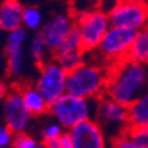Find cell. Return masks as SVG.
Instances as JSON below:
<instances>
[{
	"mask_svg": "<svg viewBox=\"0 0 148 148\" xmlns=\"http://www.w3.org/2000/svg\"><path fill=\"white\" fill-rule=\"evenodd\" d=\"M148 89V65L126 58L109 68L106 92L114 101L129 107Z\"/></svg>",
	"mask_w": 148,
	"mask_h": 148,
	"instance_id": "obj_1",
	"label": "cell"
},
{
	"mask_svg": "<svg viewBox=\"0 0 148 148\" xmlns=\"http://www.w3.org/2000/svg\"><path fill=\"white\" fill-rule=\"evenodd\" d=\"M109 68L92 63H83L68 72L66 94L72 96L94 100L100 98L106 92Z\"/></svg>",
	"mask_w": 148,
	"mask_h": 148,
	"instance_id": "obj_2",
	"label": "cell"
},
{
	"mask_svg": "<svg viewBox=\"0 0 148 148\" xmlns=\"http://www.w3.org/2000/svg\"><path fill=\"white\" fill-rule=\"evenodd\" d=\"M49 113L55 117L56 122L69 130L78 123L92 119L94 109L91 100L64 94L49 106Z\"/></svg>",
	"mask_w": 148,
	"mask_h": 148,
	"instance_id": "obj_3",
	"label": "cell"
},
{
	"mask_svg": "<svg viewBox=\"0 0 148 148\" xmlns=\"http://www.w3.org/2000/svg\"><path fill=\"white\" fill-rule=\"evenodd\" d=\"M75 25L81 34L84 53L96 51L104 34L112 26L108 12L102 8L81 12L76 17Z\"/></svg>",
	"mask_w": 148,
	"mask_h": 148,
	"instance_id": "obj_4",
	"label": "cell"
},
{
	"mask_svg": "<svg viewBox=\"0 0 148 148\" xmlns=\"http://www.w3.org/2000/svg\"><path fill=\"white\" fill-rule=\"evenodd\" d=\"M135 33L133 30L110 26L96 49V52L107 63L108 68L128 58Z\"/></svg>",
	"mask_w": 148,
	"mask_h": 148,
	"instance_id": "obj_5",
	"label": "cell"
},
{
	"mask_svg": "<svg viewBox=\"0 0 148 148\" xmlns=\"http://www.w3.org/2000/svg\"><path fill=\"white\" fill-rule=\"evenodd\" d=\"M110 25L139 31L148 25V4L133 0H119L108 11Z\"/></svg>",
	"mask_w": 148,
	"mask_h": 148,
	"instance_id": "obj_6",
	"label": "cell"
},
{
	"mask_svg": "<svg viewBox=\"0 0 148 148\" xmlns=\"http://www.w3.org/2000/svg\"><path fill=\"white\" fill-rule=\"evenodd\" d=\"M96 121L106 133H115V136L128 128V107L123 106L107 95L97 98L95 106Z\"/></svg>",
	"mask_w": 148,
	"mask_h": 148,
	"instance_id": "obj_7",
	"label": "cell"
},
{
	"mask_svg": "<svg viewBox=\"0 0 148 148\" xmlns=\"http://www.w3.org/2000/svg\"><path fill=\"white\" fill-rule=\"evenodd\" d=\"M66 76L68 72L55 59L45 62L42 65L36 88L43 95L49 106L66 94Z\"/></svg>",
	"mask_w": 148,
	"mask_h": 148,
	"instance_id": "obj_8",
	"label": "cell"
},
{
	"mask_svg": "<svg viewBox=\"0 0 148 148\" xmlns=\"http://www.w3.org/2000/svg\"><path fill=\"white\" fill-rule=\"evenodd\" d=\"M73 148H109L107 133L95 119L85 120L68 130Z\"/></svg>",
	"mask_w": 148,
	"mask_h": 148,
	"instance_id": "obj_9",
	"label": "cell"
},
{
	"mask_svg": "<svg viewBox=\"0 0 148 148\" xmlns=\"http://www.w3.org/2000/svg\"><path fill=\"white\" fill-rule=\"evenodd\" d=\"M32 115L27 110L23 101L21 92L14 90L10 92L4 103V119L5 125L13 134L25 133L31 123Z\"/></svg>",
	"mask_w": 148,
	"mask_h": 148,
	"instance_id": "obj_10",
	"label": "cell"
},
{
	"mask_svg": "<svg viewBox=\"0 0 148 148\" xmlns=\"http://www.w3.org/2000/svg\"><path fill=\"white\" fill-rule=\"evenodd\" d=\"M73 25L75 21L64 13H58L49 19L40 31L47 50L55 52L68 37Z\"/></svg>",
	"mask_w": 148,
	"mask_h": 148,
	"instance_id": "obj_11",
	"label": "cell"
},
{
	"mask_svg": "<svg viewBox=\"0 0 148 148\" xmlns=\"http://www.w3.org/2000/svg\"><path fill=\"white\" fill-rule=\"evenodd\" d=\"M26 40V29L20 26L10 31L6 40L7 69L12 76H18L24 70V43Z\"/></svg>",
	"mask_w": 148,
	"mask_h": 148,
	"instance_id": "obj_12",
	"label": "cell"
},
{
	"mask_svg": "<svg viewBox=\"0 0 148 148\" xmlns=\"http://www.w3.org/2000/svg\"><path fill=\"white\" fill-rule=\"evenodd\" d=\"M23 11L19 0H4L0 6V29L10 32L23 26Z\"/></svg>",
	"mask_w": 148,
	"mask_h": 148,
	"instance_id": "obj_13",
	"label": "cell"
},
{
	"mask_svg": "<svg viewBox=\"0 0 148 148\" xmlns=\"http://www.w3.org/2000/svg\"><path fill=\"white\" fill-rule=\"evenodd\" d=\"M128 127H148V89L128 107Z\"/></svg>",
	"mask_w": 148,
	"mask_h": 148,
	"instance_id": "obj_14",
	"label": "cell"
},
{
	"mask_svg": "<svg viewBox=\"0 0 148 148\" xmlns=\"http://www.w3.org/2000/svg\"><path fill=\"white\" fill-rule=\"evenodd\" d=\"M20 92L23 101L32 116H40L49 112V103L36 87H26Z\"/></svg>",
	"mask_w": 148,
	"mask_h": 148,
	"instance_id": "obj_15",
	"label": "cell"
},
{
	"mask_svg": "<svg viewBox=\"0 0 148 148\" xmlns=\"http://www.w3.org/2000/svg\"><path fill=\"white\" fill-rule=\"evenodd\" d=\"M128 58L138 63L148 65V25L135 33Z\"/></svg>",
	"mask_w": 148,
	"mask_h": 148,
	"instance_id": "obj_16",
	"label": "cell"
},
{
	"mask_svg": "<svg viewBox=\"0 0 148 148\" xmlns=\"http://www.w3.org/2000/svg\"><path fill=\"white\" fill-rule=\"evenodd\" d=\"M82 50V39H81V34L76 25H73L71 29L70 33L68 37L64 39V42L59 45V47L53 52L55 55H60V53H65V52H71V51H78ZM84 52V51H83Z\"/></svg>",
	"mask_w": 148,
	"mask_h": 148,
	"instance_id": "obj_17",
	"label": "cell"
},
{
	"mask_svg": "<svg viewBox=\"0 0 148 148\" xmlns=\"http://www.w3.org/2000/svg\"><path fill=\"white\" fill-rule=\"evenodd\" d=\"M83 56H84V52L82 50L71 51V52H65L60 55H55V60H57L59 65L66 72H69L83 63L84 62Z\"/></svg>",
	"mask_w": 148,
	"mask_h": 148,
	"instance_id": "obj_18",
	"label": "cell"
},
{
	"mask_svg": "<svg viewBox=\"0 0 148 148\" xmlns=\"http://www.w3.org/2000/svg\"><path fill=\"white\" fill-rule=\"evenodd\" d=\"M43 23V14L39 8L30 6L24 7L23 11V25L25 29L30 30H38Z\"/></svg>",
	"mask_w": 148,
	"mask_h": 148,
	"instance_id": "obj_19",
	"label": "cell"
},
{
	"mask_svg": "<svg viewBox=\"0 0 148 148\" xmlns=\"http://www.w3.org/2000/svg\"><path fill=\"white\" fill-rule=\"evenodd\" d=\"M46 50H47V47H46V44L43 39L40 32L37 33L33 37V39L31 40V44H30V52H31L32 59L38 64H44Z\"/></svg>",
	"mask_w": 148,
	"mask_h": 148,
	"instance_id": "obj_20",
	"label": "cell"
},
{
	"mask_svg": "<svg viewBox=\"0 0 148 148\" xmlns=\"http://www.w3.org/2000/svg\"><path fill=\"white\" fill-rule=\"evenodd\" d=\"M126 133L142 148H148V127H128Z\"/></svg>",
	"mask_w": 148,
	"mask_h": 148,
	"instance_id": "obj_21",
	"label": "cell"
},
{
	"mask_svg": "<svg viewBox=\"0 0 148 148\" xmlns=\"http://www.w3.org/2000/svg\"><path fill=\"white\" fill-rule=\"evenodd\" d=\"M39 142L26 132L14 134L13 141H12V147L13 148H37Z\"/></svg>",
	"mask_w": 148,
	"mask_h": 148,
	"instance_id": "obj_22",
	"label": "cell"
},
{
	"mask_svg": "<svg viewBox=\"0 0 148 148\" xmlns=\"http://www.w3.org/2000/svg\"><path fill=\"white\" fill-rule=\"evenodd\" d=\"M110 148H142V147L135 142L125 130L112 139Z\"/></svg>",
	"mask_w": 148,
	"mask_h": 148,
	"instance_id": "obj_23",
	"label": "cell"
},
{
	"mask_svg": "<svg viewBox=\"0 0 148 148\" xmlns=\"http://www.w3.org/2000/svg\"><path fill=\"white\" fill-rule=\"evenodd\" d=\"M63 133H64V128L58 122H51L49 125H46L42 132L43 141L50 140V139H58Z\"/></svg>",
	"mask_w": 148,
	"mask_h": 148,
	"instance_id": "obj_24",
	"label": "cell"
},
{
	"mask_svg": "<svg viewBox=\"0 0 148 148\" xmlns=\"http://www.w3.org/2000/svg\"><path fill=\"white\" fill-rule=\"evenodd\" d=\"M14 134L10 130L6 125H0V148H10L12 147Z\"/></svg>",
	"mask_w": 148,
	"mask_h": 148,
	"instance_id": "obj_25",
	"label": "cell"
},
{
	"mask_svg": "<svg viewBox=\"0 0 148 148\" xmlns=\"http://www.w3.org/2000/svg\"><path fill=\"white\" fill-rule=\"evenodd\" d=\"M59 148H73V142L69 132H64L59 136Z\"/></svg>",
	"mask_w": 148,
	"mask_h": 148,
	"instance_id": "obj_26",
	"label": "cell"
},
{
	"mask_svg": "<svg viewBox=\"0 0 148 148\" xmlns=\"http://www.w3.org/2000/svg\"><path fill=\"white\" fill-rule=\"evenodd\" d=\"M46 148H59V138L58 139H50L42 141Z\"/></svg>",
	"mask_w": 148,
	"mask_h": 148,
	"instance_id": "obj_27",
	"label": "cell"
},
{
	"mask_svg": "<svg viewBox=\"0 0 148 148\" xmlns=\"http://www.w3.org/2000/svg\"><path fill=\"white\" fill-rule=\"evenodd\" d=\"M8 95V88L4 81L0 79V100L1 98H6V96Z\"/></svg>",
	"mask_w": 148,
	"mask_h": 148,
	"instance_id": "obj_28",
	"label": "cell"
},
{
	"mask_svg": "<svg viewBox=\"0 0 148 148\" xmlns=\"http://www.w3.org/2000/svg\"><path fill=\"white\" fill-rule=\"evenodd\" d=\"M103 1L106 3V4H104V11H106V10L109 11L110 7H113V6L119 1V0H103ZM108 11H107V12H108Z\"/></svg>",
	"mask_w": 148,
	"mask_h": 148,
	"instance_id": "obj_29",
	"label": "cell"
},
{
	"mask_svg": "<svg viewBox=\"0 0 148 148\" xmlns=\"http://www.w3.org/2000/svg\"><path fill=\"white\" fill-rule=\"evenodd\" d=\"M37 148H46V147H45V145L43 142H39V145H38V147H37Z\"/></svg>",
	"mask_w": 148,
	"mask_h": 148,
	"instance_id": "obj_30",
	"label": "cell"
},
{
	"mask_svg": "<svg viewBox=\"0 0 148 148\" xmlns=\"http://www.w3.org/2000/svg\"><path fill=\"white\" fill-rule=\"evenodd\" d=\"M133 1H141V3H147V0H133Z\"/></svg>",
	"mask_w": 148,
	"mask_h": 148,
	"instance_id": "obj_31",
	"label": "cell"
},
{
	"mask_svg": "<svg viewBox=\"0 0 148 148\" xmlns=\"http://www.w3.org/2000/svg\"><path fill=\"white\" fill-rule=\"evenodd\" d=\"M147 4H148V0H147Z\"/></svg>",
	"mask_w": 148,
	"mask_h": 148,
	"instance_id": "obj_32",
	"label": "cell"
},
{
	"mask_svg": "<svg viewBox=\"0 0 148 148\" xmlns=\"http://www.w3.org/2000/svg\"><path fill=\"white\" fill-rule=\"evenodd\" d=\"M10 148H13V147H10Z\"/></svg>",
	"mask_w": 148,
	"mask_h": 148,
	"instance_id": "obj_33",
	"label": "cell"
},
{
	"mask_svg": "<svg viewBox=\"0 0 148 148\" xmlns=\"http://www.w3.org/2000/svg\"><path fill=\"white\" fill-rule=\"evenodd\" d=\"M109 148H110V147H109Z\"/></svg>",
	"mask_w": 148,
	"mask_h": 148,
	"instance_id": "obj_34",
	"label": "cell"
}]
</instances>
